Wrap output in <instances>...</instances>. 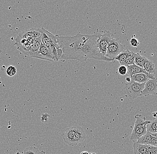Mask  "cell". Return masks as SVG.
I'll return each instance as SVG.
<instances>
[{
    "label": "cell",
    "instance_id": "obj_11",
    "mask_svg": "<svg viewBox=\"0 0 157 154\" xmlns=\"http://www.w3.org/2000/svg\"><path fill=\"white\" fill-rule=\"evenodd\" d=\"M127 73L129 74V76L131 77L133 74L138 73H144L147 74L149 76V78L151 79H156L154 74H149L147 73L143 68L139 67L135 64L127 66Z\"/></svg>",
    "mask_w": 157,
    "mask_h": 154
},
{
    "label": "cell",
    "instance_id": "obj_6",
    "mask_svg": "<svg viewBox=\"0 0 157 154\" xmlns=\"http://www.w3.org/2000/svg\"><path fill=\"white\" fill-rule=\"evenodd\" d=\"M157 95V82L156 78L149 79L145 82L144 88L142 91L140 96L147 97L150 95Z\"/></svg>",
    "mask_w": 157,
    "mask_h": 154
},
{
    "label": "cell",
    "instance_id": "obj_8",
    "mask_svg": "<svg viewBox=\"0 0 157 154\" xmlns=\"http://www.w3.org/2000/svg\"><path fill=\"white\" fill-rule=\"evenodd\" d=\"M33 58L44 60L52 62H54V59L52 56L49 52V50L41 43L39 51L36 53Z\"/></svg>",
    "mask_w": 157,
    "mask_h": 154
},
{
    "label": "cell",
    "instance_id": "obj_9",
    "mask_svg": "<svg viewBox=\"0 0 157 154\" xmlns=\"http://www.w3.org/2000/svg\"><path fill=\"white\" fill-rule=\"evenodd\" d=\"M86 139L84 130L81 127L77 126V129L74 135L71 146H77L79 143L83 142Z\"/></svg>",
    "mask_w": 157,
    "mask_h": 154
},
{
    "label": "cell",
    "instance_id": "obj_13",
    "mask_svg": "<svg viewBox=\"0 0 157 154\" xmlns=\"http://www.w3.org/2000/svg\"><path fill=\"white\" fill-rule=\"evenodd\" d=\"M133 148L134 154H147L149 149V145L134 142Z\"/></svg>",
    "mask_w": 157,
    "mask_h": 154
},
{
    "label": "cell",
    "instance_id": "obj_16",
    "mask_svg": "<svg viewBox=\"0 0 157 154\" xmlns=\"http://www.w3.org/2000/svg\"><path fill=\"white\" fill-rule=\"evenodd\" d=\"M143 68L145 71L149 74H154L156 73V68L154 63L147 58L145 60Z\"/></svg>",
    "mask_w": 157,
    "mask_h": 154
},
{
    "label": "cell",
    "instance_id": "obj_3",
    "mask_svg": "<svg viewBox=\"0 0 157 154\" xmlns=\"http://www.w3.org/2000/svg\"><path fill=\"white\" fill-rule=\"evenodd\" d=\"M127 49V46L121 43L119 39L113 38L108 47L105 57L113 61L120 53Z\"/></svg>",
    "mask_w": 157,
    "mask_h": 154
},
{
    "label": "cell",
    "instance_id": "obj_7",
    "mask_svg": "<svg viewBox=\"0 0 157 154\" xmlns=\"http://www.w3.org/2000/svg\"><path fill=\"white\" fill-rule=\"evenodd\" d=\"M41 29L33 28L19 33L17 37L21 39H35L41 37Z\"/></svg>",
    "mask_w": 157,
    "mask_h": 154
},
{
    "label": "cell",
    "instance_id": "obj_10",
    "mask_svg": "<svg viewBox=\"0 0 157 154\" xmlns=\"http://www.w3.org/2000/svg\"><path fill=\"white\" fill-rule=\"evenodd\" d=\"M157 137L152 136L151 133L147 132L146 134L141 136L137 142L142 145H151L157 147Z\"/></svg>",
    "mask_w": 157,
    "mask_h": 154
},
{
    "label": "cell",
    "instance_id": "obj_18",
    "mask_svg": "<svg viewBox=\"0 0 157 154\" xmlns=\"http://www.w3.org/2000/svg\"><path fill=\"white\" fill-rule=\"evenodd\" d=\"M147 58L141 55L139 53L135 54L134 57V64L139 67L143 68V65Z\"/></svg>",
    "mask_w": 157,
    "mask_h": 154
},
{
    "label": "cell",
    "instance_id": "obj_31",
    "mask_svg": "<svg viewBox=\"0 0 157 154\" xmlns=\"http://www.w3.org/2000/svg\"><path fill=\"white\" fill-rule=\"evenodd\" d=\"M90 154H96V153H90Z\"/></svg>",
    "mask_w": 157,
    "mask_h": 154
},
{
    "label": "cell",
    "instance_id": "obj_28",
    "mask_svg": "<svg viewBox=\"0 0 157 154\" xmlns=\"http://www.w3.org/2000/svg\"><path fill=\"white\" fill-rule=\"evenodd\" d=\"M152 116H153V117H155V118H156L157 117L156 112H153V113H152Z\"/></svg>",
    "mask_w": 157,
    "mask_h": 154
},
{
    "label": "cell",
    "instance_id": "obj_4",
    "mask_svg": "<svg viewBox=\"0 0 157 154\" xmlns=\"http://www.w3.org/2000/svg\"><path fill=\"white\" fill-rule=\"evenodd\" d=\"M145 83H139L131 80L124 85L125 91L128 96L132 99H135L140 96L144 88Z\"/></svg>",
    "mask_w": 157,
    "mask_h": 154
},
{
    "label": "cell",
    "instance_id": "obj_30",
    "mask_svg": "<svg viewBox=\"0 0 157 154\" xmlns=\"http://www.w3.org/2000/svg\"><path fill=\"white\" fill-rule=\"evenodd\" d=\"M15 154H21L20 153H19V152H17V153H16Z\"/></svg>",
    "mask_w": 157,
    "mask_h": 154
},
{
    "label": "cell",
    "instance_id": "obj_27",
    "mask_svg": "<svg viewBox=\"0 0 157 154\" xmlns=\"http://www.w3.org/2000/svg\"><path fill=\"white\" fill-rule=\"evenodd\" d=\"M125 81L127 82H130L131 81V77H130V76H129V77H126V78H125Z\"/></svg>",
    "mask_w": 157,
    "mask_h": 154
},
{
    "label": "cell",
    "instance_id": "obj_20",
    "mask_svg": "<svg viewBox=\"0 0 157 154\" xmlns=\"http://www.w3.org/2000/svg\"><path fill=\"white\" fill-rule=\"evenodd\" d=\"M23 154H46V152L44 151H39L35 147H29L24 150Z\"/></svg>",
    "mask_w": 157,
    "mask_h": 154
},
{
    "label": "cell",
    "instance_id": "obj_12",
    "mask_svg": "<svg viewBox=\"0 0 157 154\" xmlns=\"http://www.w3.org/2000/svg\"><path fill=\"white\" fill-rule=\"evenodd\" d=\"M77 126H71L67 127L63 135L64 142L69 146L71 145V141L77 129Z\"/></svg>",
    "mask_w": 157,
    "mask_h": 154
},
{
    "label": "cell",
    "instance_id": "obj_24",
    "mask_svg": "<svg viewBox=\"0 0 157 154\" xmlns=\"http://www.w3.org/2000/svg\"><path fill=\"white\" fill-rule=\"evenodd\" d=\"M147 154H157V147L149 145V149Z\"/></svg>",
    "mask_w": 157,
    "mask_h": 154
},
{
    "label": "cell",
    "instance_id": "obj_22",
    "mask_svg": "<svg viewBox=\"0 0 157 154\" xmlns=\"http://www.w3.org/2000/svg\"><path fill=\"white\" fill-rule=\"evenodd\" d=\"M6 72L8 76L12 77L14 76L16 73L17 69L13 66H9L6 69Z\"/></svg>",
    "mask_w": 157,
    "mask_h": 154
},
{
    "label": "cell",
    "instance_id": "obj_2",
    "mask_svg": "<svg viewBox=\"0 0 157 154\" xmlns=\"http://www.w3.org/2000/svg\"><path fill=\"white\" fill-rule=\"evenodd\" d=\"M136 119L130 138L132 142H137L138 139L147 133V126L151 122L146 120V118L140 114L135 116Z\"/></svg>",
    "mask_w": 157,
    "mask_h": 154
},
{
    "label": "cell",
    "instance_id": "obj_14",
    "mask_svg": "<svg viewBox=\"0 0 157 154\" xmlns=\"http://www.w3.org/2000/svg\"><path fill=\"white\" fill-rule=\"evenodd\" d=\"M41 29V31H42V34L41 36V43L48 49L49 46H50L51 35L52 33H50L44 28H42Z\"/></svg>",
    "mask_w": 157,
    "mask_h": 154
},
{
    "label": "cell",
    "instance_id": "obj_15",
    "mask_svg": "<svg viewBox=\"0 0 157 154\" xmlns=\"http://www.w3.org/2000/svg\"><path fill=\"white\" fill-rule=\"evenodd\" d=\"M131 80L139 83H145L150 78L147 74L144 73H138L133 74L131 77Z\"/></svg>",
    "mask_w": 157,
    "mask_h": 154
},
{
    "label": "cell",
    "instance_id": "obj_5",
    "mask_svg": "<svg viewBox=\"0 0 157 154\" xmlns=\"http://www.w3.org/2000/svg\"><path fill=\"white\" fill-rule=\"evenodd\" d=\"M112 34L109 31H105L101 34L97 41V47L99 50V53L103 56L105 57L107 50L113 39Z\"/></svg>",
    "mask_w": 157,
    "mask_h": 154
},
{
    "label": "cell",
    "instance_id": "obj_26",
    "mask_svg": "<svg viewBox=\"0 0 157 154\" xmlns=\"http://www.w3.org/2000/svg\"><path fill=\"white\" fill-rule=\"evenodd\" d=\"M49 117V115L47 114H44L41 117V121L43 122H46L48 121Z\"/></svg>",
    "mask_w": 157,
    "mask_h": 154
},
{
    "label": "cell",
    "instance_id": "obj_29",
    "mask_svg": "<svg viewBox=\"0 0 157 154\" xmlns=\"http://www.w3.org/2000/svg\"><path fill=\"white\" fill-rule=\"evenodd\" d=\"M80 154H90V153H89L88 152H86V151H85V152H82Z\"/></svg>",
    "mask_w": 157,
    "mask_h": 154
},
{
    "label": "cell",
    "instance_id": "obj_23",
    "mask_svg": "<svg viewBox=\"0 0 157 154\" xmlns=\"http://www.w3.org/2000/svg\"><path fill=\"white\" fill-rule=\"evenodd\" d=\"M118 72L121 75H124L127 74V67L121 65V66L118 68Z\"/></svg>",
    "mask_w": 157,
    "mask_h": 154
},
{
    "label": "cell",
    "instance_id": "obj_25",
    "mask_svg": "<svg viewBox=\"0 0 157 154\" xmlns=\"http://www.w3.org/2000/svg\"><path fill=\"white\" fill-rule=\"evenodd\" d=\"M130 43L131 46L134 47H137L139 45V42L136 38H132L130 39Z\"/></svg>",
    "mask_w": 157,
    "mask_h": 154
},
{
    "label": "cell",
    "instance_id": "obj_1",
    "mask_svg": "<svg viewBox=\"0 0 157 154\" xmlns=\"http://www.w3.org/2000/svg\"><path fill=\"white\" fill-rule=\"evenodd\" d=\"M101 34L93 35L78 34L74 36L56 35L57 42L62 50L59 60H76L85 62L88 58L112 62L99 53L97 41Z\"/></svg>",
    "mask_w": 157,
    "mask_h": 154
},
{
    "label": "cell",
    "instance_id": "obj_19",
    "mask_svg": "<svg viewBox=\"0 0 157 154\" xmlns=\"http://www.w3.org/2000/svg\"><path fill=\"white\" fill-rule=\"evenodd\" d=\"M157 119L156 118L147 126V132L151 133H157Z\"/></svg>",
    "mask_w": 157,
    "mask_h": 154
},
{
    "label": "cell",
    "instance_id": "obj_17",
    "mask_svg": "<svg viewBox=\"0 0 157 154\" xmlns=\"http://www.w3.org/2000/svg\"><path fill=\"white\" fill-rule=\"evenodd\" d=\"M132 52L129 51L128 49L123 51L119 54L114 59V60H117L120 63L122 62L126 59L128 58L132 54Z\"/></svg>",
    "mask_w": 157,
    "mask_h": 154
},
{
    "label": "cell",
    "instance_id": "obj_21",
    "mask_svg": "<svg viewBox=\"0 0 157 154\" xmlns=\"http://www.w3.org/2000/svg\"><path fill=\"white\" fill-rule=\"evenodd\" d=\"M135 54L136 53L132 51L131 55L128 58L125 60L123 62H122L120 63L121 65L127 67L131 65L134 64V57H135Z\"/></svg>",
    "mask_w": 157,
    "mask_h": 154
}]
</instances>
